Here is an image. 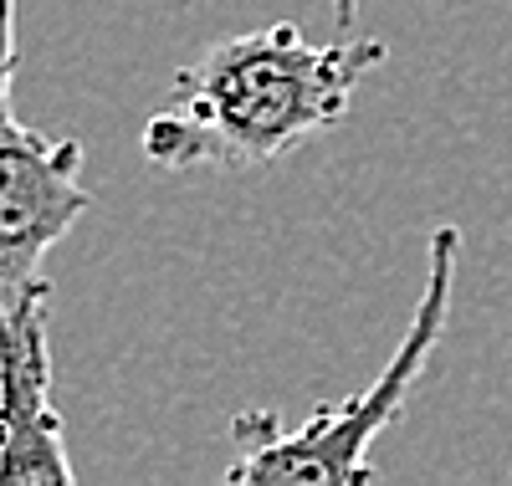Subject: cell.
<instances>
[{
	"instance_id": "6da1fadb",
	"label": "cell",
	"mask_w": 512,
	"mask_h": 486,
	"mask_svg": "<svg viewBox=\"0 0 512 486\" xmlns=\"http://www.w3.org/2000/svg\"><path fill=\"white\" fill-rule=\"evenodd\" d=\"M384 57L390 47L374 36L308 41L292 21L231 36L175 72L169 98L144 123V159L154 169H267L344 123L359 82Z\"/></svg>"
},
{
	"instance_id": "7a4b0ae2",
	"label": "cell",
	"mask_w": 512,
	"mask_h": 486,
	"mask_svg": "<svg viewBox=\"0 0 512 486\" xmlns=\"http://www.w3.org/2000/svg\"><path fill=\"white\" fill-rule=\"evenodd\" d=\"M456 256H461V236L456 226H441L431 236V261H425V292L420 307L400 338V348L390 353V364L379 369V379L354 394L344 405H318L297 430L282 425L277 410H241L231 420V446L236 461L226 466V481H374L369 466V446L384 435V425H395V415L405 410L415 379L425 374L431 353L446 333L451 318V287H456Z\"/></svg>"
},
{
	"instance_id": "3957f363",
	"label": "cell",
	"mask_w": 512,
	"mask_h": 486,
	"mask_svg": "<svg viewBox=\"0 0 512 486\" xmlns=\"http://www.w3.org/2000/svg\"><path fill=\"white\" fill-rule=\"evenodd\" d=\"M16 0H0V313L47 287V256L93 210L77 139H47L11 108L16 77Z\"/></svg>"
},
{
	"instance_id": "277c9868",
	"label": "cell",
	"mask_w": 512,
	"mask_h": 486,
	"mask_svg": "<svg viewBox=\"0 0 512 486\" xmlns=\"http://www.w3.org/2000/svg\"><path fill=\"white\" fill-rule=\"evenodd\" d=\"M52 282L0 313V486H72L62 415L52 405V343H47Z\"/></svg>"
},
{
	"instance_id": "5b68a950",
	"label": "cell",
	"mask_w": 512,
	"mask_h": 486,
	"mask_svg": "<svg viewBox=\"0 0 512 486\" xmlns=\"http://www.w3.org/2000/svg\"><path fill=\"white\" fill-rule=\"evenodd\" d=\"M354 16H359V0H333V26H338V31H349Z\"/></svg>"
}]
</instances>
